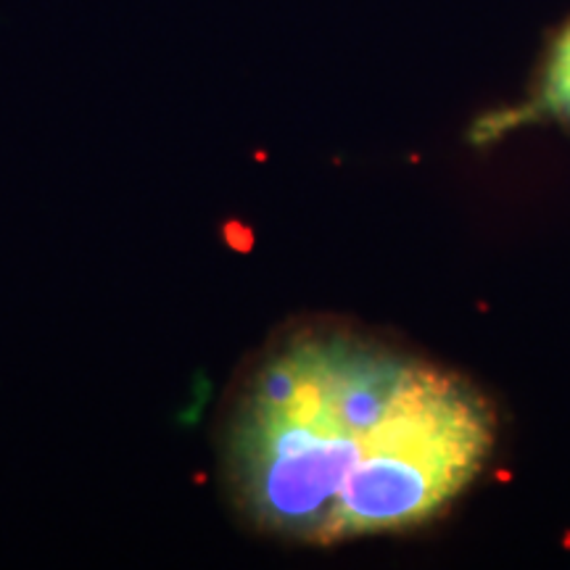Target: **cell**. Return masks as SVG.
<instances>
[{
  "instance_id": "1",
  "label": "cell",
  "mask_w": 570,
  "mask_h": 570,
  "mask_svg": "<svg viewBox=\"0 0 570 570\" xmlns=\"http://www.w3.org/2000/svg\"><path fill=\"white\" fill-rule=\"evenodd\" d=\"M497 420L473 383L346 333L298 338L262 365L233 428V475L277 533L341 541L407 531L491 458Z\"/></svg>"
},
{
  "instance_id": "2",
  "label": "cell",
  "mask_w": 570,
  "mask_h": 570,
  "mask_svg": "<svg viewBox=\"0 0 570 570\" xmlns=\"http://www.w3.org/2000/svg\"><path fill=\"white\" fill-rule=\"evenodd\" d=\"M537 119L570 122V21L562 24L550 40L529 101L499 114H489L475 130V138H497V135L508 132L510 127L537 122Z\"/></svg>"
}]
</instances>
